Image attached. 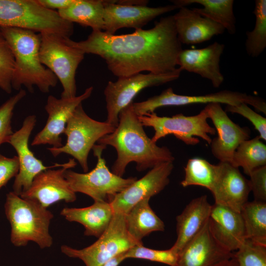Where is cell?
<instances>
[{"label":"cell","instance_id":"obj_1","mask_svg":"<svg viewBox=\"0 0 266 266\" xmlns=\"http://www.w3.org/2000/svg\"><path fill=\"white\" fill-rule=\"evenodd\" d=\"M66 41L85 54L102 58L108 69L118 77L143 71L155 74L174 71L183 50L172 15L162 17L148 30L137 29L121 35L92 31L84 40L75 41L68 38Z\"/></svg>","mask_w":266,"mask_h":266},{"label":"cell","instance_id":"obj_2","mask_svg":"<svg viewBox=\"0 0 266 266\" xmlns=\"http://www.w3.org/2000/svg\"><path fill=\"white\" fill-rule=\"evenodd\" d=\"M132 103L120 112L114 131L97 142L115 149L117 156L111 172L120 177L123 176L127 166L131 162L136 163L137 171H142L159 164L174 161L167 147L158 146L147 136L133 109Z\"/></svg>","mask_w":266,"mask_h":266},{"label":"cell","instance_id":"obj_3","mask_svg":"<svg viewBox=\"0 0 266 266\" xmlns=\"http://www.w3.org/2000/svg\"><path fill=\"white\" fill-rule=\"evenodd\" d=\"M14 58V67L11 85L12 89L20 90L25 86L29 92L36 86L43 93H47L56 86L55 75L41 63L39 33L17 28L0 27Z\"/></svg>","mask_w":266,"mask_h":266},{"label":"cell","instance_id":"obj_4","mask_svg":"<svg viewBox=\"0 0 266 266\" xmlns=\"http://www.w3.org/2000/svg\"><path fill=\"white\" fill-rule=\"evenodd\" d=\"M4 211L10 224V241L13 245L25 246L33 241L41 249L52 246L49 226L54 215L47 208L12 191L6 194Z\"/></svg>","mask_w":266,"mask_h":266},{"label":"cell","instance_id":"obj_5","mask_svg":"<svg viewBox=\"0 0 266 266\" xmlns=\"http://www.w3.org/2000/svg\"><path fill=\"white\" fill-rule=\"evenodd\" d=\"M0 27L17 28L36 33H51L69 38L73 23L58 11L42 6L37 0H0Z\"/></svg>","mask_w":266,"mask_h":266},{"label":"cell","instance_id":"obj_6","mask_svg":"<svg viewBox=\"0 0 266 266\" xmlns=\"http://www.w3.org/2000/svg\"><path fill=\"white\" fill-rule=\"evenodd\" d=\"M115 128L106 121L100 122L91 118L81 103L67 121L63 133L67 137L66 143L59 148L50 147L47 149L54 157L62 153L71 155L78 162L84 172H87L90 150L100 138L112 133Z\"/></svg>","mask_w":266,"mask_h":266},{"label":"cell","instance_id":"obj_7","mask_svg":"<svg viewBox=\"0 0 266 266\" xmlns=\"http://www.w3.org/2000/svg\"><path fill=\"white\" fill-rule=\"evenodd\" d=\"M106 147L98 144L93 146V154L97 158V163L91 171L81 173L68 169L65 172V177L75 193L87 195L94 201L110 203L118 194L131 185L137 178H124L110 171L102 157V151Z\"/></svg>","mask_w":266,"mask_h":266},{"label":"cell","instance_id":"obj_8","mask_svg":"<svg viewBox=\"0 0 266 266\" xmlns=\"http://www.w3.org/2000/svg\"><path fill=\"white\" fill-rule=\"evenodd\" d=\"M39 50L41 63L57 77L63 88L62 98L76 97L75 73L85 53L68 45L67 38L51 33H41Z\"/></svg>","mask_w":266,"mask_h":266},{"label":"cell","instance_id":"obj_9","mask_svg":"<svg viewBox=\"0 0 266 266\" xmlns=\"http://www.w3.org/2000/svg\"><path fill=\"white\" fill-rule=\"evenodd\" d=\"M136 245H143V243L135 241L128 233L124 214L114 213L107 229L92 245L81 249L63 245L61 250L69 257L79 259L86 266H102Z\"/></svg>","mask_w":266,"mask_h":266},{"label":"cell","instance_id":"obj_10","mask_svg":"<svg viewBox=\"0 0 266 266\" xmlns=\"http://www.w3.org/2000/svg\"><path fill=\"white\" fill-rule=\"evenodd\" d=\"M138 118L143 127L154 129L155 133L151 139L155 143L167 135L173 134L187 145L198 144L200 141L197 136L210 144L212 139L209 134L214 135L216 133L215 128L207 122L208 115L204 108L193 116L180 113L171 117H161L153 112L138 116Z\"/></svg>","mask_w":266,"mask_h":266},{"label":"cell","instance_id":"obj_11","mask_svg":"<svg viewBox=\"0 0 266 266\" xmlns=\"http://www.w3.org/2000/svg\"><path fill=\"white\" fill-rule=\"evenodd\" d=\"M219 103L227 105H236L245 103L252 105L257 111L266 114V103L262 98L230 90H222L203 95L187 96L175 94L172 88L164 90L160 95L138 102H133L132 106L137 116L154 112L161 107L182 106L193 104Z\"/></svg>","mask_w":266,"mask_h":266},{"label":"cell","instance_id":"obj_12","mask_svg":"<svg viewBox=\"0 0 266 266\" xmlns=\"http://www.w3.org/2000/svg\"><path fill=\"white\" fill-rule=\"evenodd\" d=\"M182 69L162 74L139 73L118 77L117 81H108L104 90L107 110V123L116 127L120 112L133 102V99L143 89L162 85L177 79Z\"/></svg>","mask_w":266,"mask_h":266},{"label":"cell","instance_id":"obj_13","mask_svg":"<svg viewBox=\"0 0 266 266\" xmlns=\"http://www.w3.org/2000/svg\"><path fill=\"white\" fill-rule=\"evenodd\" d=\"M148 0H104V31L114 34L123 28L142 29L156 17L178 8L174 4L148 6Z\"/></svg>","mask_w":266,"mask_h":266},{"label":"cell","instance_id":"obj_14","mask_svg":"<svg viewBox=\"0 0 266 266\" xmlns=\"http://www.w3.org/2000/svg\"><path fill=\"white\" fill-rule=\"evenodd\" d=\"M36 122L34 115L28 116L24 119L21 128L13 133L7 142L16 150L19 162V170L15 177L13 192L20 196L31 186L33 178L41 172L64 165L55 164L45 166L42 162L36 158L29 146V140Z\"/></svg>","mask_w":266,"mask_h":266},{"label":"cell","instance_id":"obj_15","mask_svg":"<svg viewBox=\"0 0 266 266\" xmlns=\"http://www.w3.org/2000/svg\"><path fill=\"white\" fill-rule=\"evenodd\" d=\"M76 165L74 159H69L60 168H50L41 172L33 178L29 189L20 196L35 200L46 208L62 200L66 202L74 201L76 193L65 178V172Z\"/></svg>","mask_w":266,"mask_h":266},{"label":"cell","instance_id":"obj_16","mask_svg":"<svg viewBox=\"0 0 266 266\" xmlns=\"http://www.w3.org/2000/svg\"><path fill=\"white\" fill-rule=\"evenodd\" d=\"M93 90V87H90L81 95L71 98L58 99L49 96L45 106L48 115L47 122L44 128L36 134L31 145L49 144L54 148L62 147L63 144L61 135L67 121L76 108L90 97Z\"/></svg>","mask_w":266,"mask_h":266},{"label":"cell","instance_id":"obj_17","mask_svg":"<svg viewBox=\"0 0 266 266\" xmlns=\"http://www.w3.org/2000/svg\"><path fill=\"white\" fill-rule=\"evenodd\" d=\"M173 167V162L159 164L118 194L110 203L114 213L125 214L140 201L160 193L168 184Z\"/></svg>","mask_w":266,"mask_h":266},{"label":"cell","instance_id":"obj_18","mask_svg":"<svg viewBox=\"0 0 266 266\" xmlns=\"http://www.w3.org/2000/svg\"><path fill=\"white\" fill-rule=\"evenodd\" d=\"M221 104L210 103L204 107L217 133V136L212 139L211 149L220 162L231 164L234 152L243 141L249 139L250 132L249 128L234 123Z\"/></svg>","mask_w":266,"mask_h":266},{"label":"cell","instance_id":"obj_19","mask_svg":"<svg viewBox=\"0 0 266 266\" xmlns=\"http://www.w3.org/2000/svg\"><path fill=\"white\" fill-rule=\"evenodd\" d=\"M217 166V177L210 191L215 203L240 212L251 192L249 181L229 163L220 162Z\"/></svg>","mask_w":266,"mask_h":266},{"label":"cell","instance_id":"obj_20","mask_svg":"<svg viewBox=\"0 0 266 266\" xmlns=\"http://www.w3.org/2000/svg\"><path fill=\"white\" fill-rule=\"evenodd\" d=\"M233 257L213 236L209 220L201 231L180 251L175 266H215Z\"/></svg>","mask_w":266,"mask_h":266},{"label":"cell","instance_id":"obj_21","mask_svg":"<svg viewBox=\"0 0 266 266\" xmlns=\"http://www.w3.org/2000/svg\"><path fill=\"white\" fill-rule=\"evenodd\" d=\"M225 45L217 41L206 47L183 49L177 58V65L182 70L200 75L209 80L215 88H219L224 80L220 62Z\"/></svg>","mask_w":266,"mask_h":266},{"label":"cell","instance_id":"obj_22","mask_svg":"<svg viewBox=\"0 0 266 266\" xmlns=\"http://www.w3.org/2000/svg\"><path fill=\"white\" fill-rule=\"evenodd\" d=\"M209 224L216 240L231 252L237 250L246 239L240 213L230 208L215 203L212 205Z\"/></svg>","mask_w":266,"mask_h":266},{"label":"cell","instance_id":"obj_23","mask_svg":"<svg viewBox=\"0 0 266 266\" xmlns=\"http://www.w3.org/2000/svg\"><path fill=\"white\" fill-rule=\"evenodd\" d=\"M173 16L177 37L187 45L201 43L214 36L222 34L225 29L218 23L200 15L194 9L181 7Z\"/></svg>","mask_w":266,"mask_h":266},{"label":"cell","instance_id":"obj_24","mask_svg":"<svg viewBox=\"0 0 266 266\" xmlns=\"http://www.w3.org/2000/svg\"><path fill=\"white\" fill-rule=\"evenodd\" d=\"M212 205L203 195L192 200L176 217L177 238L171 247L178 254L208 221Z\"/></svg>","mask_w":266,"mask_h":266},{"label":"cell","instance_id":"obj_25","mask_svg":"<svg viewBox=\"0 0 266 266\" xmlns=\"http://www.w3.org/2000/svg\"><path fill=\"white\" fill-rule=\"evenodd\" d=\"M60 214L69 222L82 224L85 229L84 235L99 238L109 225L114 211L110 203L96 201L86 207H65Z\"/></svg>","mask_w":266,"mask_h":266},{"label":"cell","instance_id":"obj_26","mask_svg":"<svg viewBox=\"0 0 266 266\" xmlns=\"http://www.w3.org/2000/svg\"><path fill=\"white\" fill-rule=\"evenodd\" d=\"M149 200L147 198L140 201L124 214L128 233L140 243H142V238L150 233L165 230L164 222L151 208Z\"/></svg>","mask_w":266,"mask_h":266},{"label":"cell","instance_id":"obj_27","mask_svg":"<svg viewBox=\"0 0 266 266\" xmlns=\"http://www.w3.org/2000/svg\"><path fill=\"white\" fill-rule=\"evenodd\" d=\"M178 8L194 3L202 8H193L200 15L221 25L231 34L236 32V18L233 12V0H173Z\"/></svg>","mask_w":266,"mask_h":266},{"label":"cell","instance_id":"obj_28","mask_svg":"<svg viewBox=\"0 0 266 266\" xmlns=\"http://www.w3.org/2000/svg\"><path fill=\"white\" fill-rule=\"evenodd\" d=\"M103 0H74L67 7L58 10L63 19L90 27L93 31L104 30Z\"/></svg>","mask_w":266,"mask_h":266},{"label":"cell","instance_id":"obj_29","mask_svg":"<svg viewBox=\"0 0 266 266\" xmlns=\"http://www.w3.org/2000/svg\"><path fill=\"white\" fill-rule=\"evenodd\" d=\"M259 136L243 141L233 153L231 163L241 167L249 176L254 169L266 166V145Z\"/></svg>","mask_w":266,"mask_h":266},{"label":"cell","instance_id":"obj_30","mask_svg":"<svg viewBox=\"0 0 266 266\" xmlns=\"http://www.w3.org/2000/svg\"><path fill=\"white\" fill-rule=\"evenodd\" d=\"M246 238L266 246V202L247 201L240 211Z\"/></svg>","mask_w":266,"mask_h":266},{"label":"cell","instance_id":"obj_31","mask_svg":"<svg viewBox=\"0 0 266 266\" xmlns=\"http://www.w3.org/2000/svg\"><path fill=\"white\" fill-rule=\"evenodd\" d=\"M184 171V178L180 183L182 187L200 186L211 191L217 177L218 166L196 157L188 160Z\"/></svg>","mask_w":266,"mask_h":266},{"label":"cell","instance_id":"obj_32","mask_svg":"<svg viewBox=\"0 0 266 266\" xmlns=\"http://www.w3.org/2000/svg\"><path fill=\"white\" fill-rule=\"evenodd\" d=\"M255 4V26L246 32L245 43L247 53L252 58H257L266 47V0H256Z\"/></svg>","mask_w":266,"mask_h":266},{"label":"cell","instance_id":"obj_33","mask_svg":"<svg viewBox=\"0 0 266 266\" xmlns=\"http://www.w3.org/2000/svg\"><path fill=\"white\" fill-rule=\"evenodd\" d=\"M233 257L239 266H266V246L246 238Z\"/></svg>","mask_w":266,"mask_h":266},{"label":"cell","instance_id":"obj_34","mask_svg":"<svg viewBox=\"0 0 266 266\" xmlns=\"http://www.w3.org/2000/svg\"><path fill=\"white\" fill-rule=\"evenodd\" d=\"M126 259L128 258L141 259L175 266L178 254L171 248L167 250H156L147 248L143 245H136L125 253Z\"/></svg>","mask_w":266,"mask_h":266},{"label":"cell","instance_id":"obj_35","mask_svg":"<svg viewBox=\"0 0 266 266\" xmlns=\"http://www.w3.org/2000/svg\"><path fill=\"white\" fill-rule=\"evenodd\" d=\"M14 58L6 40L0 31V89L7 94L12 92Z\"/></svg>","mask_w":266,"mask_h":266},{"label":"cell","instance_id":"obj_36","mask_svg":"<svg viewBox=\"0 0 266 266\" xmlns=\"http://www.w3.org/2000/svg\"><path fill=\"white\" fill-rule=\"evenodd\" d=\"M26 95L24 90L11 97L0 106V145L7 143L13 133L12 130L11 119L13 110L17 104Z\"/></svg>","mask_w":266,"mask_h":266},{"label":"cell","instance_id":"obj_37","mask_svg":"<svg viewBox=\"0 0 266 266\" xmlns=\"http://www.w3.org/2000/svg\"><path fill=\"white\" fill-rule=\"evenodd\" d=\"M225 111L238 114L249 120L259 132L261 139L266 140V118L252 109L247 104L227 105Z\"/></svg>","mask_w":266,"mask_h":266},{"label":"cell","instance_id":"obj_38","mask_svg":"<svg viewBox=\"0 0 266 266\" xmlns=\"http://www.w3.org/2000/svg\"><path fill=\"white\" fill-rule=\"evenodd\" d=\"M251 191L255 200L266 201V166L253 170L249 175Z\"/></svg>","mask_w":266,"mask_h":266},{"label":"cell","instance_id":"obj_39","mask_svg":"<svg viewBox=\"0 0 266 266\" xmlns=\"http://www.w3.org/2000/svg\"><path fill=\"white\" fill-rule=\"evenodd\" d=\"M19 170L17 156L12 158L5 157L0 153V189L5 186Z\"/></svg>","mask_w":266,"mask_h":266},{"label":"cell","instance_id":"obj_40","mask_svg":"<svg viewBox=\"0 0 266 266\" xmlns=\"http://www.w3.org/2000/svg\"><path fill=\"white\" fill-rule=\"evenodd\" d=\"M74 0H37L44 7L48 9L58 10L66 8L70 5Z\"/></svg>","mask_w":266,"mask_h":266},{"label":"cell","instance_id":"obj_41","mask_svg":"<svg viewBox=\"0 0 266 266\" xmlns=\"http://www.w3.org/2000/svg\"><path fill=\"white\" fill-rule=\"evenodd\" d=\"M119 254L108 262L102 266H118V265L124 260H126L125 253Z\"/></svg>","mask_w":266,"mask_h":266},{"label":"cell","instance_id":"obj_42","mask_svg":"<svg viewBox=\"0 0 266 266\" xmlns=\"http://www.w3.org/2000/svg\"><path fill=\"white\" fill-rule=\"evenodd\" d=\"M215 266H239L236 260L233 257L232 258L223 261Z\"/></svg>","mask_w":266,"mask_h":266}]
</instances>
